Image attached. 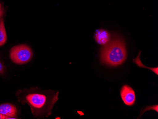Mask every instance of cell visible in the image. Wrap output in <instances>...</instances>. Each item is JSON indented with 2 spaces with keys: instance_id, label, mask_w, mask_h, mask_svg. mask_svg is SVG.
I'll return each mask as SVG.
<instances>
[{
  "instance_id": "2",
  "label": "cell",
  "mask_w": 158,
  "mask_h": 119,
  "mask_svg": "<svg viewBox=\"0 0 158 119\" xmlns=\"http://www.w3.org/2000/svg\"><path fill=\"white\" fill-rule=\"evenodd\" d=\"M127 58L126 45L120 38H113L103 47L100 52V60L102 63L112 66L123 64Z\"/></svg>"
},
{
  "instance_id": "11",
  "label": "cell",
  "mask_w": 158,
  "mask_h": 119,
  "mask_svg": "<svg viewBox=\"0 0 158 119\" xmlns=\"http://www.w3.org/2000/svg\"><path fill=\"white\" fill-rule=\"evenodd\" d=\"M3 13H4V9L2 6H1L0 7V19L2 18Z\"/></svg>"
},
{
  "instance_id": "9",
  "label": "cell",
  "mask_w": 158,
  "mask_h": 119,
  "mask_svg": "<svg viewBox=\"0 0 158 119\" xmlns=\"http://www.w3.org/2000/svg\"><path fill=\"white\" fill-rule=\"evenodd\" d=\"M4 67L2 62L0 61V75H2L4 74Z\"/></svg>"
},
{
  "instance_id": "1",
  "label": "cell",
  "mask_w": 158,
  "mask_h": 119,
  "mask_svg": "<svg viewBox=\"0 0 158 119\" xmlns=\"http://www.w3.org/2000/svg\"><path fill=\"white\" fill-rule=\"evenodd\" d=\"M58 92L51 95L48 92H39L32 88L27 90L21 100L23 104L29 105L34 116L48 117L51 114L53 106L58 100Z\"/></svg>"
},
{
  "instance_id": "8",
  "label": "cell",
  "mask_w": 158,
  "mask_h": 119,
  "mask_svg": "<svg viewBox=\"0 0 158 119\" xmlns=\"http://www.w3.org/2000/svg\"><path fill=\"white\" fill-rule=\"evenodd\" d=\"M140 55H141V51H139V54H138V56H137V57L135 58V59H134L133 60V62H135V63L138 66L140 67H145V68H147V69H150L151 70L153 71L154 73L156 74L157 75H158V67H156V68H151V67H146V66H144L143 65V64L141 63V60L140 59Z\"/></svg>"
},
{
  "instance_id": "6",
  "label": "cell",
  "mask_w": 158,
  "mask_h": 119,
  "mask_svg": "<svg viewBox=\"0 0 158 119\" xmlns=\"http://www.w3.org/2000/svg\"><path fill=\"white\" fill-rule=\"evenodd\" d=\"M17 110L12 104H0V113L10 117H15L17 115Z\"/></svg>"
},
{
  "instance_id": "7",
  "label": "cell",
  "mask_w": 158,
  "mask_h": 119,
  "mask_svg": "<svg viewBox=\"0 0 158 119\" xmlns=\"http://www.w3.org/2000/svg\"><path fill=\"white\" fill-rule=\"evenodd\" d=\"M7 37L3 19H0V46H2L7 41Z\"/></svg>"
},
{
  "instance_id": "5",
  "label": "cell",
  "mask_w": 158,
  "mask_h": 119,
  "mask_svg": "<svg viewBox=\"0 0 158 119\" xmlns=\"http://www.w3.org/2000/svg\"><path fill=\"white\" fill-rule=\"evenodd\" d=\"M94 38L98 44L105 45L109 43L110 40V34L106 30L100 29L96 32Z\"/></svg>"
},
{
  "instance_id": "3",
  "label": "cell",
  "mask_w": 158,
  "mask_h": 119,
  "mask_svg": "<svg viewBox=\"0 0 158 119\" xmlns=\"http://www.w3.org/2000/svg\"><path fill=\"white\" fill-rule=\"evenodd\" d=\"M32 57V50L29 46L25 44L14 46L10 51V59L16 64H25L30 62Z\"/></svg>"
},
{
  "instance_id": "12",
  "label": "cell",
  "mask_w": 158,
  "mask_h": 119,
  "mask_svg": "<svg viewBox=\"0 0 158 119\" xmlns=\"http://www.w3.org/2000/svg\"><path fill=\"white\" fill-rule=\"evenodd\" d=\"M1 6H2V4L0 3V7H1Z\"/></svg>"
},
{
  "instance_id": "10",
  "label": "cell",
  "mask_w": 158,
  "mask_h": 119,
  "mask_svg": "<svg viewBox=\"0 0 158 119\" xmlns=\"http://www.w3.org/2000/svg\"><path fill=\"white\" fill-rule=\"evenodd\" d=\"M17 119L15 117H10L8 116H5V115H2L0 113V119Z\"/></svg>"
},
{
  "instance_id": "4",
  "label": "cell",
  "mask_w": 158,
  "mask_h": 119,
  "mask_svg": "<svg viewBox=\"0 0 158 119\" xmlns=\"http://www.w3.org/2000/svg\"><path fill=\"white\" fill-rule=\"evenodd\" d=\"M121 97L124 104L127 106H132L135 102V95L134 90L128 85H124L120 91Z\"/></svg>"
}]
</instances>
